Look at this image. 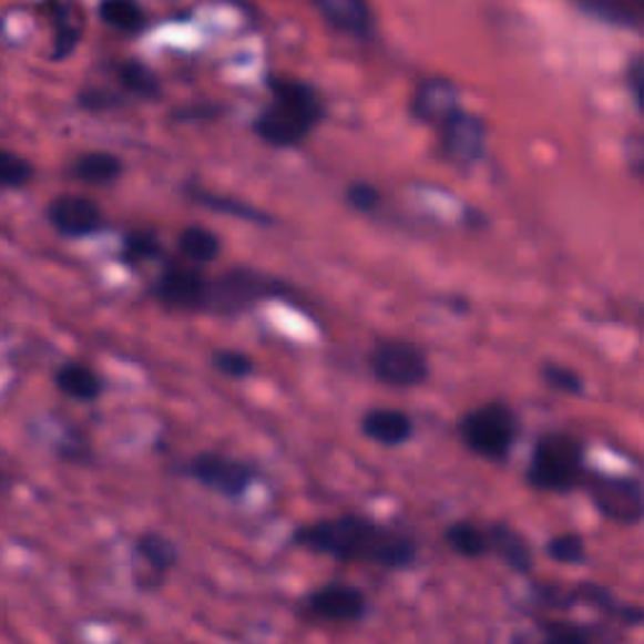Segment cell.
<instances>
[{"label": "cell", "instance_id": "6da1fadb", "mask_svg": "<svg viewBox=\"0 0 644 644\" xmlns=\"http://www.w3.org/2000/svg\"><path fill=\"white\" fill-rule=\"evenodd\" d=\"M293 544L338 562L370 564L386 572H400L418 562V541L413 536L358 513L297 527Z\"/></svg>", "mask_w": 644, "mask_h": 644}, {"label": "cell", "instance_id": "7a4b0ae2", "mask_svg": "<svg viewBox=\"0 0 644 644\" xmlns=\"http://www.w3.org/2000/svg\"><path fill=\"white\" fill-rule=\"evenodd\" d=\"M269 104L252 121L255 134L277 149L300 146L325 119V104L310 83L289 76H269Z\"/></svg>", "mask_w": 644, "mask_h": 644}, {"label": "cell", "instance_id": "3957f363", "mask_svg": "<svg viewBox=\"0 0 644 644\" xmlns=\"http://www.w3.org/2000/svg\"><path fill=\"white\" fill-rule=\"evenodd\" d=\"M584 441L569 431H549L536 438L527 466V487L539 493H574L586 479Z\"/></svg>", "mask_w": 644, "mask_h": 644}, {"label": "cell", "instance_id": "277c9868", "mask_svg": "<svg viewBox=\"0 0 644 644\" xmlns=\"http://www.w3.org/2000/svg\"><path fill=\"white\" fill-rule=\"evenodd\" d=\"M293 295L295 289L285 279L265 275L252 267H232L217 277H207L200 313L235 317L255 310L259 303L287 300Z\"/></svg>", "mask_w": 644, "mask_h": 644}, {"label": "cell", "instance_id": "5b68a950", "mask_svg": "<svg viewBox=\"0 0 644 644\" xmlns=\"http://www.w3.org/2000/svg\"><path fill=\"white\" fill-rule=\"evenodd\" d=\"M459 441L476 459L489 463H507L511 459L513 446L519 441L521 421L509 403L489 400L471 408L456 423Z\"/></svg>", "mask_w": 644, "mask_h": 644}, {"label": "cell", "instance_id": "8992f818", "mask_svg": "<svg viewBox=\"0 0 644 644\" xmlns=\"http://www.w3.org/2000/svg\"><path fill=\"white\" fill-rule=\"evenodd\" d=\"M368 368L380 386L393 390L421 388L431 378L428 352L421 345L400 338H380L372 343L368 352Z\"/></svg>", "mask_w": 644, "mask_h": 644}, {"label": "cell", "instance_id": "52a82bcc", "mask_svg": "<svg viewBox=\"0 0 644 644\" xmlns=\"http://www.w3.org/2000/svg\"><path fill=\"white\" fill-rule=\"evenodd\" d=\"M600 517L620 527H640L644 519V489L637 476L586 471L584 487Z\"/></svg>", "mask_w": 644, "mask_h": 644}, {"label": "cell", "instance_id": "ba28073f", "mask_svg": "<svg viewBox=\"0 0 644 644\" xmlns=\"http://www.w3.org/2000/svg\"><path fill=\"white\" fill-rule=\"evenodd\" d=\"M184 476L222 499L239 501L259 481V469L227 453L202 451L184 466Z\"/></svg>", "mask_w": 644, "mask_h": 644}, {"label": "cell", "instance_id": "9c48e42d", "mask_svg": "<svg viewBox=\"0 0 644 644\" xmlns=\"http://www.w3.org/2000/svg\"><path fill=\"white\" fill-rule=\"evenodd\" d=\"M204 289H207V275L202 273L200 265L166 263L149 293L166 310L200 313Z\"/></svg>", "mask_w": 644, "mask_h": 644}, {"label": "cell", "instance_id": "30bf717a", "mask_svg": "<svg viewBox=\"0 0 644 644\" xmlns=\"http://www.w3.org/2000/svg\"><path fill=\"white\" fill-rule=\"evenodd\" d=\"M438 134H441V149L448 162L459 166H473L481 162L483 154H487L489 139L487 121L471 114V111H466L463 106L459 111H453V114L438 126Z\"/></svg>", "mask_w": 644, "mask_h": 644}, {"label": "cell", "instance_id": "8fae6325", "mask_svg": "<svg viewBox=\"0 0 644 644\" xmlns=\"http://www.w3.org/2000/svg\"><path fill=\"white\" fill-rule=\"evenodd\" d=\"M305 610L313 617L323 622H338V624H352L362 622L368 617V596L360 586L345 584V582H330L313 590L305 596Z\"/></svg>", "mask_w": 644, "mask_h": 644}, {"label": "cell", "instance_id": "7c38bea8", "mask_svg": "<svg viewBox=\"0 0 644 644\" xmlns=\"http://www.w3.org/2000/svg\"><path fill=\"white\" fill-rule=\"evenodd\" d=\"M49 222L59 235L71 239L96 235V232L104 229L106 224L104 212H101L96 202H91L86 197H73V194L51 202Z\"/></svg>", "mask_w": 644, "mask_h": 644}, {"label": "cell", "instance_id": "4fadbf2b", "mask_svg": "<svg viewBox=\"0 0 644 644\" xmlns=\"http://www.w3.org/2000/svg\"><path fill=\"white\" fill-rule=\"evenodd\" d=\"M134 559L144 564L139 586L142 590H156V586H162L164 576L180 564V546L162 531H146V534L134 541Z\"/></svg>", "mask_w": 644, "mask_h": 644}, {"label": "cell", "instance_id": "5bb4252c", "mask_svg": "<svg viewBox=\"0 0 644 644\" xmlns=\"http://www.w3.org/2000/svg\"><path fill=\"white\" fill-rule=\"evenodd\" d=\"M315 11L335 31L356 41H370L376 35V16L368 0H313Z\"/></svg>", "mask_w": 644, "mask_h": 644}, {"label": "cell", "instance_id": "9a60e30c", "mask_svg": "<svg viewBox=\"0 0 644 644\" xmlns=\"http://www.w3.org/2000/svg\"><path fill=\"white\" fill-rule=\"evenodd\" d=\"M461 109V93L446 79H428L418 86L410 111L428 126H441L443 121Z\"/></svg>", "mask_w": 644, "mask_h": 644}, {"label": "cell", "instance_id": "2e32d148", "mask_svg": "<svg viewBox=\"0 0 644 644\" xmlns=\"http://www.w3.org/2000/svg\"><path fill=\"white\" fill-rule=\"evenodd\" d=\"M360 433L378 446L398 448L416 436V421L400 408H370L360 418Z\"/></svg>", "mask_w": 644, "mask_h": 644}, {"label": "cell", "instance_id": "e0dca14e", "mask_svg": "<svg viewBox=\"0 0 644 644\" xmlns=\"http://www.w3.org/2000/svg\"><path fill=\"white\" fill-rule=\"evenodd\" d=\"M483 531H487L489 554H497L513 574L527 576L534 572V549L521 531L507 524V521H493Z\"/></svg>", "mask_w": 644, "mask_h": 644}, {"label": "cell", "instance_id": "ac0fdd59", "mask_svg": "<svg viewBox=\"0 0 644 644\" xmlns=\"http://www.w3.org/2000/svg\"><path fill=\"white\" fill-rule=\"evenodd\" d=\"M53 382L63 396L71 400H79V403H93V400H99L101 396H104V388H106L104 378H101L91 366H86V362H79V360H69L55 368Z\"/></svg>", "mask_w": 644, "mask_h": 644}, {"label": "cell", "instance_id": "d6986e66", "mask_svg": "<svg viewBox=\"0 0 644 644\" xmlns=\"http://www.w3.org/2000/svg\"><path fill=\"white\" fill-rule=\"evenodd\" d=\"M184 192H186V197H190L194 204H200V207L212 209L217 214H227V217H237L242 222H252V224H273L275 222L267 212L252 207L249 202L227 197V194H214L209 190H202V186H186Z\"/></svg>", "mask_w": 644, "mask_h": 644}, {"label": "cell", "instance_id": "ffe728a7", "mask_svg": "<svg viewBox=\"0 0 644 644\" xmlns=\"http://www.w3.org/2000/svg\"><path fill=\"white\" fill-rule=\"evenodd\" d=\"M49 13H51V28H53L51 59L63 61L76 51V45L81 41L79 18L73 16L71 6L63 3V0H49Z\"/></svg>", "mask_w": 644, "mask_h": 644}, {"label": "cell", "instance_id": "44dd1931", "mask_svg": "<svg viewBox=\"0 0 644 644\" xmlns=\"http://www.w3.org/2000/svg\"><path fill=\"white\" fill-rule=\"evenodd\" d=\"M69 174L83 184H111L124 174V162L116 154L109 152H89L81 154L71 164Z\"/></svg>", "mask_w": 644, "mask_h": 644}, {"label": "cell", "instance_id": "7402d4cb", "mask_svg": "<svg viewBox=\"0 0 644 644\" xmlns=\"http://www.w3.org/2000/svg\"><path fill=\"white\" fill-rule=\"evenodd\" d=\"M176 247H180L182 257L192 265H209L219 257L222 242L214 235L212 229L200 227V224H192V227H184L176 237Z\"/></svg>", "mask_w": 644, "mask_h": 644}, {"label": "cell", "instance_id": "603a6c76", "mask_svg": "<svg viewBox=\"0 0 644 644\" xmlns=\"http://www.w3.org/2000/svg\"><path fill=\"white\" fill-rule=\"evenodd\" d=\"M443 541L451 549L453 554H459L463 559H483L489 556V541L487 531L481 527H476L473 521H453L443 529Z\"/></svg>", "mask_w": 644, "mask_h": 644}, {"label": "cell", "instance_id": "cb8c5ba5", "mask_svg": "<svg viewBox=\"0 0 644 644\" xmlns=\"http://www.w3.org/2000/svg\"><path fill=\"white\" fill-rule=\"evenodd\" d=\"M116 81L124 86L132 96L139 99H159L162 96V81L156 73L142 61H121L116 63Z\"/></svg>", "mask_w": 644, "mask_h": 644}, {"label": "cell", "instance_id": "d4e9b609", "mask_svg": "<svg viewBox=\"0 0 644 644\" xmlns=\"http://www.w3.org/2000/svg\"><path fill=\"white\" fill-rule=\"evenodd\" d=\"M99 16L106 25L121 33H139L144 28V11L134 0H101Z\"/></svg>", "mask_w": 644, "mask_h": 644}, {"label": "cell", "instance_id": "484cf974", "mask_svg": "<svg viewBox=\"0 0 644 644\" xmlns=\"http://www.w3.org/2000/svg\"><path fill=\"white\" fill-rule=\"evenodd\" d=\"M164 255V247L154 232L149 229H136L129 232L124 237V245H121V263L129 267H139L144 263H152Z\"/></svg>", "mask_w": 644, "mask_h": 644}, {"label": "cell", "instance_id": "4316f807", "mask_svg": "<svg viewBox=\"0 0 644 644\" xmlns=\"http://www.w3.org/2000/svg\"><path fill=\"white\" fill-rule=\"evenodd\" d=\"M539 372H541V380H544L552 390H556V393L574 396V398L584 396L586 382L574 368L562 366V362H554V360H546V362H541Z\"/></svg>", "mask_w": 644, "mask_h": 644}, {"label": "cell", "instance_id": "83f0119b", "mask_svg": "<svg viewBox=\"0 0 644 644\" xmlns=\"http://www.w3.org/2000/svg\"><path fill=\"white\" fill-rule=\"evenodd\" d=\"M546 556L556 564L579 566L586 562V544L574 531H566V534H556L546 541Z\"/></svg>", "mask_w": 644, "mask_h": 644}, {"label": "cell", "instance_id": "f1b7e54d", "mask_svg": "<svg viewBox=\"0 0 644 644\" xmlns=\"http://www.w3.org/2000/svg\"><path fill=\"white\" fill-rule=\"evenodd\" d=\"M212 368L224 378L232 380H245L255 372V360H252L245 350H232L219 348L212 352Z\"/></svg>", "mask_w": 644, "mask_h": 644}, {"label": "cell", "instance_id": "f546056e", "mask_svg": "<svg viewBox=\"0 0 644 644\" xmlns=\"http://www.w3.org/2000/svg\"><path fill=\"white\" fill-rule=\"evenodd\" d=\"M582 6L604 23L637 28V13L627 3H622V0H582Z\"/></svg>", "mask_w": 644, "mask_h": 644}, {"label": "cell", "instance_id": "4dcf8cb0", "mask_svg": "<svg viewBox=\"0 0 644 644\" xmlns=\"http://www.w3.org/2000/svg\"><path fill=\"white\" fill-rule=\"evenodd\" d=\"M33 176L31 162L23 156L0 149V190H21Z\"/></svg>", "mask_w": 644, "mask_h": 644}, {"label": "cell", "instance_id": "1f68e13d", "mask_svg": "<svg viewBox=\"0 0 644 644\" xmlns=\"http://www.w3.org/2000/svg\"><path fill=\"white\" fill-rule=\"evenodd\" d=\"M544 640L541 644H592V630L586 624L552 620L544 622Z\"/></svg>", "mask_w": 644, "mask_h": 644}, {"label": "cell", "instance_id": "d6a6232c", "mask_svg": "<svg viewBox=\"0 0 644 644\" xmlns=\"http://www.w3.org/2000/svg\"><path fill=\"white\" fill-rule=\"evenodd\" d=\"M345 202H348L356 212L370 214V212H376L380 207L382 197H380V190H378L376 184L352 182L348 190H345Z\"/></svg>", "mask_w": 644, "mask_h": 644}, {"label": "cell", "instance_id": "836d02e7", "mask_svg": "<svg viewBox=\"0 0 644 644\" xmlns=\"http://www.w3.org/2000/svg\"><path fill=\"white\" fill-rule=\"evenodd\" d=\"M79 104L86 111H109L121 104V99L116 93L104 91V89H86L79 93Z\"/></svg>", "mask_w": 644, "mask_h": 644}, {"label": "cell", "instance_id": "e575fe53", "mask_svg": "<svg viewBox=\"0 0 644 644\" xmlns=\"http://www.w3.org/2000/svg\"><path fill=\"white\" fill-rule=\"evenodd\" d=\"M222 114V106L217 104H209V101H202V104H194V106H184L180 111H174V119L176 121H212Z\"/></svg>", "mask_w": 644, "mask_h": 644}, {"label": "cell", "instance_id": "d590c367", "mask_svg": "<svg viewBox=\"0 0 644 644\" xmlns=\"http://www.w3.org/2000/svg\"><path fill=\"white\" fill-rule=\"evenodd\" d=\"M627 83H630L634 106L642 111L644 109V59H642V55H637V59L630 63Z\"/></svg>", "mask_w": 644, "mask_h": 644}, {"label": "cell", "instance_id": "8d00e7d4", "mask_svg": "<svg viewBox=\"0 0 644 644\" xmlns=\"http://www.w3.org/2000/svg\"><path fill=\"white\" fill-rule=\"evenodd\" d=\"M3 489H8V479H6V473L0 471V491H3Z\"/></svg>", "mask_w": 644, "mask_h": 644}]
</instances>
